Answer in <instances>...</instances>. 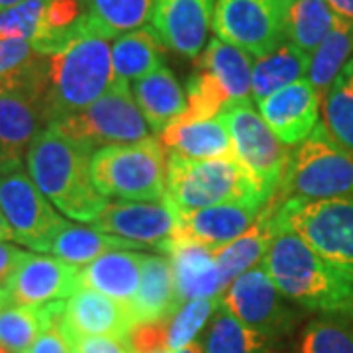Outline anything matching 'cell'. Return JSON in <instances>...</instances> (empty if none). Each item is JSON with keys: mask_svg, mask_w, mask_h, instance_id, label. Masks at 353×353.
<instances>
[{"mask_svg": "<svg viewBox=\"0 0 353 353\" xmlns=\"http://www.w3.org/2000/svg\"><path fill=\"white\" fill-rule=\"evenodd\" d=\"M92 150L48 126L26 153L32 181L67 218L92 224L106 206L90 175Z\"/></svg>", "mask_w": 353, "mask_h": 353, "instance_id": "cell-1", "label": "cell"}, {"mask_svg": "<svg viewBox=\"0 0 353 353\" xmlns=\"http://www.w3.org/2000/svg\"><path fill=\"white\" fill-rule=\"evenodd\" d=\"M261 265L279 292L292 303L324 314H353V279L294 232L281 228Z\"/></svg>", "mask_w": 353, "mask_h": 353, "instance_id": "cell-2", "label": "cell"}, {"mask_svg": "<svg viewBox=\"0 0 353 353\" xmlns=\"http://www.w3.org/2000/svg\"><path fill=\"white\" fill-rule=\"evenodd\" d=\"M114 79L112 48L88 18L87 28L63 50L46 55V106L51 122L85 110Z\"/></svg>", "mask_w": 353, "mask_h": 353, "instance_id": "cell-3", "label": "cell"}, {"mask_svg": "<svg viewBox=\"0 0 353 353\" xmlns=\"http://www.w3.org/2000/svg\"><path fill=\"white\" fill-rule=\"evenodd\" d=\"M175 214H185L226 202L267 204L265 196L236 157L187 159L169 153L163 199Z\"/></svg>", "mask_w": 353, "mask_h": 353, "instance_id": "cell-4", "label": "cell"}, {"mask_svg": "<svg viewBox=\"0 0 353 353\" xmlns=\"http://www.w3.org/2000/svg\"><path fill=\"white\" fill-rule=\"evenodd\" d=\"M279 201H332L353 196V155L334 141L324 124L290 152L281 185L273 194Z\"/></svg>", "mask_w": 353, "mask_h": 353, "instance_id": "cell-5", "label": "cell"}, {"mask_svg": "<svg viewBox=\"0 0 353 353\" xmlns=\"http://www.w3.org/2000/svg\"><path fill=\"white\" fill-rule=\"evenodd\" d=\"M252 73V53L214 36L196 57L187 83V110L176 120H210L234 102L250 101Z\"/></svg>", "mask_w": 353, "mask_h": 353, "instance_id": "cell-6", "label": "cell"}, {"mask_svg": "<svg viewBox=\"0 0 353 353\" xmlns=\"http://www.w3.org/2000/svg\"><path fill=\"white\" fill-rule=\"evenodd\" d=\"M165 145L155 138L106 145L92 153L90 175L104 199L163 201L167 190Z\"/></svg>", "mask_w": 353, "mask_h": 353, "instance_id": "cell-7", "label": "cell"}, {"mask_svg": "<svg viewBox=\"0 0 353 353\" xmlns=\"http://www.w3.org/2000/svg\"><path fill=\"white\" fill-rule=\"evenodd\" d=\"M53 130L97 152L106 145H126L150 138V126L136 104L128 81L114 79L110 88L85 110L57 118Z\"/></svg>", "mask_w": 353, "mask_h": 353, "instance_id": "cell-8", "label": "cell"}, {"mask_svg": "<svg viewBox=\"0 0 353 353\" xmlns=\"http://www.w3.org/2000/svg\"><path fill=\"white\" fill-rule=\"evenodd\" d=\"M277 218L281 228L301 236L320 257L353 279V196L289 199L279 206Z\"/></svg>", "mask_w": 353, "mask_h": 353, "instance_id": "cell-9", "label": "cell"}, {"mask_svg": "<svg viewBox=\"0 0 353 353\" xmlns=\"http://www.w3.org/2000/svg\"><path fill=\"white\" fill-rule=\"evenodd\" d=\"M234 148V157L248 171L257 189L271 199L289 163V148L267 126L252 101L230 104L220 112Z\"/></svg>", "mask_w": 353, "mask_h": 353, "instance_id": "cell-10", "label": "cell"}, {"mask_svg": "<svg viewBox=\"0 0 353 353\" xmlns=\"http://www.w3.org/2000/svg\"><path fill=\"white\" fill-rule=\"evenodd\" d=\"M292 0H216L212 30L216 38L255 57L287 41V18Z\"/></svg>", "mask_w": 353, "mask_h": 353, "instance_id": "cell-11", "label": "cell"}, {"mask_svg": "<svg viewBox=\"0 0 353 353\" xmlns=\"http://www.w3.org/2000/svg\"><path fill=\"white\" fill-rule=\"evenodd\" d=\"M0 212L14 240L36 252H51L55 236L67 224L22 169L0 175Z\"/></svg>", "mask_w": 353, "mask_h": 353, "instance_id": "cell-12", "label": "cell"}, {"mask_svg": "<svg viewBox=\"0 0 353 353\" xmlns=\"http://www.w3.org/2000/svg\"><path fill=\"white\" fill-rule=\"evenodd\" d=\"M222 303L245 328L267 341L289 332L292 324V312L283 304L281 292L263 265L241 273L228 287Z\"/></svg>", "mask_w": 353, "mask_h": 353, "instance_id": "cell-13", "label": "cell"}, {"mask_svg": "<svg viewBox=\"0 0 353 353\" xmlns=\"http://www.w3.org/2000/svg\"><path fill=\"white\" fill-rule=\"evenodd\" d=\"M214 6L216 0H155L150 26L165 48L196 59L208 43Z\"/></svg>", "mask_w": 353, "mask_h": 353, "instance_id": "cell-14", "label": "cell"}, {"mask_svg": "<svg viewBox=\"0 0 353 353\" xmlns=\"http://www.w3.org/2000/svg\"><path fill=\"white\" fill-rule=\"evenodd\" d=\"M92 228L108 236L136 241L148 250H157L161 241L173 236L176 214L165 201L106 202Z\"/></svg>", "mask_w": 353, "mask_h": 353, "instance_id": "cell-15", "label": "cell"}, {"mask_svg": "<svg viewBox=\"0 0 353 353\" xmlns=\"http://www.w3.org/2000/svg\"><path fill=\"white\" fill-rule=\"evenodd\" d=\"M81 289V269L59 257L30 253L8 285L10 306H34L73 296Z\"/></svg>", "mask_w": 353, "mask_h": 353, "instance_id": "cell-16", "label": "cell"}, {"mask_svg": "<svg viewBox=\"0 0 353 353\" xmlns=\"http://www.w3.org/2000/svg\"><path fill=\"white\" fill-rule=\"evenodd\" d=\"M259 104V114L285 145H299L320 124L322 97L308 79H301Z\"/></svg>", "mask_w": 353, "mask_h": 353, "instance_id": "cell-17", "label": "cell"}, {"mask_svg": "<svg viewBox=\"0 0 353 353\" xmlns=\"http://www.w3.org/2000/svg\"><path fill=\"white\" fill-rule=\"evenodd\" d=\"M51 116L43 99L34 94H2L0 97V175L22 169L24 155L34 138Z\"/></svg>", "mask_w": 353, "mask_h": 353, "instance_id": "cell-18", "label": "cell"}, {"mask_svg": "<svg viewBox=\"0 0 353 353\" xmlns=\"http://www.w3.org/2000/svg\"><path fill=\"white\" fill-rule=\"evenodd\" d=\"M134 326L136 320L130 312V306L85 287L69 296L61 318V328L71 341L87 336L128 340Z\"/></svg>", "mask_w": 353, "mask_h": 353, "instance_id": "cell-19", "label": "cell"}, {"mask_svg": "<svg viewBox=\"0 0 353 353\" xmlns=\"http://www.w3.org/2000/svg\"><path fill=\"white\" fill-rule=\"evenodd\" d=\"M263 206L255 202H226L176 214V228L171 238L194 241L214 250L248 232Z\"/></svg>", "mask_w": 353, "mask_h": 353, "instance_id": "cell-20", "label": "cell"}, {"mask_svg": "<svg viewBox=\"0 0 353 353\" xmlns=\"http://www.w3.org/2000/svg\"><path fill=\"white\" fill-rule=\"evenodd\" d=\"M155 252L163 253L171 261L176 290L183 303L194 299H216L222 296L224 287L218 273L212 248L194 241L169 238L157 245Z\"/></svg>", "mask_w": 353, "mask_h": 353, "instance_id": "cell-21", "label": "cell"}, {"mask_svg": "<svg viewBox=\"0 0 353 353\" xmlns=\"http://www.w3.org/2000/svg\"><path fill=\"white\" fill-rule=\"evenodd\" d=\"M281 204L283 202L279 201L277 196H271L248 232H243L240 238H236L226 245L212 250L224 290L240 277L241 273L250 271L253 265L259 261L263 263L265 255L271 248V241L275 240L277 232L281 230L277 218Z\"/></svg>", "mask_w": 353, "mask_h": 353, "instance_id": "cell-22", "label": "cell"}, {"mask_svg": "<svg viewBox=\"0 0 353 353\" xmlns=\"http://www.w3.org/2000/svg\"><path fill=\"white\" fill-rule=\"evenodd\" d=\"M181 304L171 261L165 255H145L138 292L130 304L136 324L169 320Z\"/></svg>", "mask_w": 353, "mask_h": 353, "instance_id": "cell-23", "label": "cell"}, {"mask_svg": "<svg viewBox=\"0 0 353 353\" xmlns=\"http://www.w3.org/2000/svg\"><path fill=\"white\" fill-rule=\"evenodd\" d=\"M143 259V253L128 250L104 253L81 271V287L130 306L138 292Z\"/></svg>", "mask_w": 353, "mask_h": 353, "instance_id": "cell-24", "label": "cell"}, {"mask_svg": "<svg viewBox=\"0 0 353 353\" xmlns=\"http://www.w3.org/2000/svg\"><path fill=\"white\" fill-rule=\"evenodd\" d=\"M132 94L153 134H163L165 128L187 110L185 90L165 65L134 81Z\"/></svg>", "mask_w": 353, "mask_h": 353, "instance_id": "cell-25", "label": "cell"}, {"mask_svg": "<svg viewBox=\"0 0 353 353\" xmlns=\"http://www.w3.org/2000/svg\"><path fill=\"white\" fill-rule=\"evenodd\" d=\"M161 143L175 155L187 159H226L234 157V148L222 118L181 122L175 120L165 128Z\"/></svg>", "mask_w": 353, "mask_h": 353, "instance_id": "cell-26", "label": "cell"}, {"mask_svg": "<svg viewBox=\"0 0 353 353\" xmlns=\"http://www.w3.org/2000/svg\"><path fill=\"white\" fill-rule=\"evenodd\" d=\"M63 310V301L0 308V345L10 353H28L41 332L61 322Z\"/></svg>", "mask_w": 353, "mask_h": 353, "instance_id": "cell-27", "label": "cell"}, {"mask_svg": "<svg viewBox=\"0 0 353 353\" xmlns=\"http://www.w3.org/2000/svg\"><path fill=\"white\" fill-rule=\"evenodd\" d=\"M310 53L299 50L290 41L281 43L277 50L257 57L253 63L252 94L255 102L265 101L267 97L279 92L308 75Z\"/></svg>", "mask_w": 353, "mask_h": 353, "instance_id": "cell-28", "label": "cell"}, {"mask_svg": "<svg viewBox=\"0 0 353 353\" xmlns=\"http://www.w3.org/2000/svg\"><path fill=\"white\" fill-rule=\"evenodd\" d=\"M165 46L152 26H143L118 36L112 46L114 77L120 81H138L163 67Z\"/></svg>", "mask_w": 353, "mask_h": 353, "instance_id": "cell-29", "label": "cell"}, {"mask_svg": "<svg viewBox=\"0 0 353 353\" xmlns=\"http://www.w3.org/2000/svg\"><path fill=\"white\" fill-rule=\"evenodd\" d=\"M116 250H148L136 241L122 240L116 236L102 234L94 228L75 226V224H65L61 232L55 236L51 253L67 263L81 267V265L92 263L101 255Z\"/></svg>", "mask_w": 353, "mask_h": 353, "instance_id": "cell-30", "label": "cell"}, {"mask_svg": "<svg viewBox=\"0 0 353 353\" xmlns=\"http://www.w3.org/2000/svg\"><path fill=\"white\" fill-rule=\"evenodd\" d=\"M353 55V20L336 14L334 28L310 55L308 81L324 99L332 83L338 79Z\"/></svg>", "mask_w": 353, "mask_h": 353, "instance_id": "cell-31", "label": "cell"}, {"mask_svg": "<svg viewBox=\"0 0 353 353\" xmlns=\"http://www.w3.org/2000/svg\"><path fill=\"white\" fill-rule=\"evenodd\" d=\"M92 26L104 38H118L150 22L155 0H85Z\"/></svg>", "mask_w": 353, "mask_h": 353, "instance_id": "cell-32", "label": "cell"}, {"mask_svg": "<svg viewBox=\"0 0 353 353\" xmlns=\"http://www.w3.org/2000/svg\"><path fill=\"white\" fill-rule=\"evenodd\" d=\"M201 343L204 353H269V341L245 328L224 303L216 308Z\"/></svg>", "mask_w": 353, "mask_h": 353, "instance_id": "cell-33", "label": "cell"}, {"mask_svg": "<svg viewBox=\"0 0 353 353\" xmlns=\"http://www.w3.org/2000/svg\"><path fill=\"white\" fill-rule=\"evenodd\" d=\"M336 22L328 0H292L287 18V41L312 55Z\"/></svg>", "mask_w": 353, "mask_h": 353, "instance_id": "cell-34", "label": "cell"}, {"mask_svg": "<svg viewBox=\"0 0 353 353\" xmlns=\"http://www.w3.org/2000/svg\"><path fill=\"white\" fill-rule=\"evenodd\" d=\"M322 114L332 139L353 155V75L345 69L324 94Z\"/></svg>", "mask_w": 353, "mask_h": 353, "instance_id": "cell-35", "label": "cell"}, {"mask_svg": "<svg viewBox=\"0 0 353 353\" xmlns=\"http://www.w3.org/2000/svg\"><path fill=\"white\" fill-rule=\"evenodd\" d=\"M299 353H353V314H326L304 330Z\"/></svg>", "mask_w": 353, "mask_h": 353, "instance_id": "cell-36", "label": "cell"}, {"mask_svg": "<svg viewBox=\"0 0 353 353\" xmlns=\"http://www.w3.org/2000/svg\"><path fill=\"white\" fill-rule=\"evenodd\" d=\"M220 303H222V296L194 299V301L181 304V308L169 318V326H167L169 352H179L185 345H189L190 341H194L199 332L204 328V324L212 318Z\"/></svg>", "mask_w": 353, "mask_h": 353, "instance_id": "cell-37", "label": "cell"}, {"mask_svg": "<svg viewBox=\"0 0 353 353\" xmlns=\"http://www.w3.org/2000/svg\"><path fill=\"white\" fill-rule=\"evenodd\" d=\"M48 4L50 0H24L12 8L0 12V36L24 38L32 41Z\"/></svg>", "mask_w": 353, "mask_h": 353, "instance_id": "cell-38", "label": "cell"}, {"mask_svg": "<svg viewBox=\"0 0 353 353\" xmlns=\"http://www.w3.org/2000/svg\"><path fill=\"white\" fill-rule=\"evenodd\" d=\"M167 326L169 320L136 324L128 338L134 353H171L167 340Z\"/></svg>", "mask_w": 353, "mask_h": 353, "instance_id": "cell-39", "label": "cell"}, {"mask_svg": "<svg viewBox=\"0 0 353 353\" xmlns=\"http://www.w3.org/2000/svg\"><path fill=\"white\" fill-rule=\"evenodd\" d=\"M73 353H134L128 340L110 336H87L73 340Z\"/></svg>", "mask_w": 353, "mask_h": 353, "instance_id": "cell-40", "label": "cell"}, {"mask_svg": "<svg viewBox=\"0 0 353 353\" xmlns=\"http://www.w3.org/2000/svg\"><path fill=\"white\" fill-rule=\"evenodd\" d=\"M28 353H73V341L61 328V322H57L39 334Z\"/></svg>", "mask_w": 353, "mask_h": 353, "instance_id": "cell-41", "label": "cell"}, {"mask_svg": "<svg viewBox=\"0 0 353 353\" xmlns=\"http://www.w3.org/2000/svg\"><path fill=\"white\" fill-rule=\"evenodd\" d=\"M30 253L20 250V248H16L12 243L0 241V290L8 289L10 281L18 273L20 265L24 263V259Z\"/></svg>", "mask_w": 353, "mask_h": 353, "instance_id": "cell-42", "label": "cell"}, {"mask_svg": "<svg viewBox=\"0 0 353 353\" xmlns=\"http://www.w3.org/2000/svg\"><path fill=\"white\" fill-rule=\"evenodd\" d=\"M328 4L338 16L353 20V0H328Z\"/></svg>", "mask_w": 353, "mask_h": 353, "instance_id": "cell-43", "label": "cell"}, {"mask_svg": "<svg viewBox=\"0 0 353 353\" xmlns=\"http://www.w3.org/2000/svg\"><path fill=\"white\" fill-rule=\"evenodd\" d=\"M8 240H14V234L12 230H10V226H8V222H6V218L0 212V241Z\"/></svg>", "mask_w": 353, "mask_h": 353, "instance_id": "cell-44", "label": "cell"}, {"mask_svg": "<svg viewBox=\"0 0 353 353\" xmlns=\"http://www.w3.org/2000/svg\"><path fill=\"white\" fill-rule=\"evenodd\" d=\"M175 353H204V352H202L201 340H194V341H190L189 345H185L183 350H179V352Z\"/></svg>", "mask_w": 353, "mask_h": 353, "instance_id": "cell-45", "label": "cell"}, {"mask_svg": "<svg viewBox=\"0 0 353 353\" xmlns=\"http://www.w3.org/2000/svg\"><path fill=\"white\" fill-rule=\"evenodd\" d=\"M20 2H24V0H0V12H4V10H8V8H12V6L20 4Z\"/></svg>", "mask_w": 353, "mask_h": 353, "instance_id": "cell-46", "label": "cell"}, {"mask_svg": "<svg viewBox=\"0 0 353 353\" xmlns=\"http://www.w3.org/2000/svg\"><path fill=\"white\" fill-rule=\"evenodd\" d=\"M4 306H10V301H8L6 290H0V308H4Z\"/></svg>", "mask_w": 353, "mask_h": 353, "instance_id": "cell-47", "label": "cell"}, {"mask_svg": "<svg viewBox=\"0 0 353 353\" xmlns=\"http://www.w3.org/2000/svg\"><path fill=\"white\" fill-rule=\"evenodd\" d=\"M343 69H345V71H347L350 75H353V57H352V59H350V61H347V65H345Z\"/></svg>", "mask_w": 353, "mask_h": 353, "instance_id": "cell-48", "label": "cell"}]
</instances>
